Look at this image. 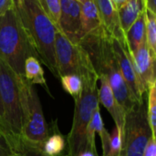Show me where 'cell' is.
<instances>
[{"instance_id":"15","label":"cell","mask_w":156,"mask_h":156,"mask_svg":"<svg viewBox=\"0 0 156 156\" xmlns=\"http://www.w3.org/2000/svg\"><path fill=\"white\" fill-rule=\"evenodd\" d=\"M80 5V24L83 36L101 27L97 6L93 0H85Z\"/></svg>"},{"instance_id":"14","label":"cell","mask_w":156,"mask_h":156,"mask_svg":"<svg viewBox=\"0 0 156 156\" xmlns=\"http://www.w3.org/2000/svg\"><path fill=\"white\" fill-rule=\"evenodd\" d=\"M145 9V0H128L121 8L118 9L121 27L124 34L138 18L140 14L144 13Z\"/></svg>"},{"instance_id":"8","label":"cell","mask_w":156,"mask_h":156,"mask_svg":"<svg viewBox=\"0 0 156 156\" xmlns=\"http://www.w3.org/2000/svg\"><path fill=\"white\" fill-rule=\"evenodd\" d=\"M151 136L144 101L125 113L122 133V149L119 156H143Z\"/></svg>"},{"instance_id":"27","label":"cell","mask_w":156,"mask_h":156,"mask_svg":"<svg viewBox=\"0 0 156 156\" xmlns=\"http://www.w3.org/2000/svg\"><path fill=\"white\" fill-rule=\"evenodd\" d=\"M13 6V0H0V16Z\"/></svg>"},{"instance_id":"7","label":"cell","mask_w":156,"mask_h":156,"mask_svg":"<svg viewBox=\"0 0 156 156\" xmlns=\"http://www.w3.org/2000/svg\"><path fill=\"white\" fill-rule=\"evenodd\" d=\"M55 58L59 78L65 75H77L81 81L99 79L85 49L79 44L71 43L58 29L55 37Z\"/></svg>"},{"instance_id":"5","label":"cell","mask_w":156,"mask_h":156,"mask_svg":"<svg viewBox=\"0 0 156 156\" xmlns=\"http://www.w3.org/2000/svg\"><path fill=\"white\" fill-rule=\"evenodd\" d=\"M31 56L37 58L12 6L0 16V59L17 76L25 78V61Z\"/></svg>"},{"instance_id":"28","label":"cell","mask_w":156,"mask_h":156,"mask_svg":"<svg viewBox=\"0 0 156 156\" xmlns=\"http://www.w3.org/2000/svg\"><path fill=\"white\" fill-rule=\"evenodd\" d=\"M145 1H146V8L156 13L155 0H145Z\"/></svg>"},{"instance_id":"17","label":"cell","mask_w":156,"mask_h":156,"mask_svg":"<svg viewBox=\"0 0 156 156\" xmlns=\"http://www.w3.org/2000/svg\"><path fill=\"white\" fill-rule=\"evenodd\" d=\"M24 76L25 79L31 84H38L42 86L46 91L48 93V95L53 98L52 94L49 91V89L48 87L45 76H44V70L41 67L40 61L36 57H28L25 61V67H24Z\"/></svg>"},{"instance_id":"6","label":"cell","mask_w":156,"mask_h":156,"mask_svg":"<svg viewBox=\"0 0 156 156\" xmlns=\"http://www.w3.org/2000/svg\"><path fill=\"white\" fill-rule=\"evenodd\" d=\"M98 80V78L83 80L82 91L74 100L73 121L67 138L68 156H77L85 150L87 128L94 112L100 108Z\"/></svg>"},{"instance_id":"23","label":"cell","mask_w":156,"mask_h":156,"mask_svg":"<svg viewBox=\"0 0 156 156\" xmlns=\"http://www.w3.org/2000/svg\"><path fill=\"white\" fill-rule=\"evenodd\" d=\"M45 12L58 28L60 15V0H39Z\"/></svg>"},{"instance_id":"12","label":"cell","mask_w":156,"mask_h":156,"mask_svg":"<svg viewBox=\"0 0 156 156\" xmlns=\"http://www.w3.org/2000/svg\"><path fill=\"white\" fill-rule=\"evenodd\" d=\"M101 21L102 27L122 43H125V36L122 30L118 9L111 0H93Z\"/></svg>"},{"instance_id":"3","label":"cell","mask_w":156,"mask_h":156,"mask_svg":"<svg viewBox=\"0 0 156 156\" xmlns=\"http://www.w3.org/2000/svg\"><path fill=\"white\" fill-rule=\"evenodd\" d=\"M18 77L0 59V101L3 110L0 133L12 153L27 154L22 141V109Z\"/></svg>"},{"instance_id":"29","label":"cell","mask_w":156,"mask_h":156,"mask_svg":"<svg viewBox=\"0 0 156 156\" xmlns=\"http://www.w3.org/2000/svg\"><path fill=\"white\" fill-rule=\"evenodd\" d=\"M111 1L113 3V5L116 6V8L119 9V8H121L128 0H111Z\"/></svg>"},{"instance_id":"19","label":"cell","mask_w":156,"mask_h":156,"mask_svg":"<svg viewBox=\"0 0 156 156\" xmlns=\"http://www.w3.org/2000/svg\"><path fill=\"white\" fill-rule=\"evenodd\" d=\"M146 93L148 94L146 108L147 120L152 136L156 138V82L149 87Z\"/></svg>"},{"instance_id":"25","label":"cell","mask_w":156,"mask_h":156,"mask_svg":"<svg viewBox=\"0 0 156 156\" xmlns=\"http://www.w3.org/2000/svg\"><path fill=\"white\" fill-rule=\"evenodd\" d=\"M143 156H156V138L153 136L149 138Z\"/></svg>"},{"instance_id":"31","label":"cell","mask_w":156,"mask_h":156,"mask_svg":"<svg viewBox=\"0 0 156 156\" xmlns=\"http://www.w3.org/2000/svg\"><path fill=\"white\" fill-rule=\"evenodd\" d=\"M2 115H3V110H2V105L0 101V125H1V120H2Z\"/></svg>"},{"instance_id":"33","label":"cell","mask_w":156,"mask_h":156,"mask_svg":"<svg viewBox=\"0 0 156 156\" xmlns=\"http://www.w3.org/2000/svg\"><path fill=\"white\" fill-rule=\"evenodd\" d=\"M76 1H77L78 3H80V4H81V3H83V2H84L85 0H76Z\"/></svg>"},{"instance_id":"10","label":"cell","mask_w":156,"mask_h":156,"mask_svg":"<svg viewBox=\"0 0 156 156\" xmlns=\"http://www.w3.org/2000/svg\"><path fill=\"white\" fill-rule=\"evenodd\" d=\"M58 29L75 45L84 37L80 24V5L76 0H60Z\"/></svg>"},{"instance_id":"4","label":"cell","mask_w":156,"mask_h":156,"mask_svg":"<svg viewBox=\"0 0 156 156\" xmlns=\"http://www.w3.org/2000/svg\"><path fill=\"white\" fill-rule=\"evenodd\" d=\"M22 109V141L27 154L42 156L43 145L49 135L41 102L33 84L18 77Z\"/></svg>"},{"instance_id":"11","label":"cell","mask_w":156,"mask_h":156,"mask_svg":"<svg viewBox=\"0 0 156 156\" xmlns=\"http://www.w3.org/2000/svg\"><path fill=\"white\" fill-rule=\"evenodd\" d=\"M131 56L142 90L144 94H145L149 87L156 82V56L152 53L151 49L149 48L146 38L142 42L137 50Z\"/></svg>"},{"instance_id":"34","label":"cell","mask_w":156,"mask_h":156,"mask_svg":"<svg viewBox=\"0 0 156 156\" xmlns=\"http://www.w3.org/2000/svg\"><path fill=\"white\" fill-rule=\"evenodd\" d=\"M14 154H13V155H12V156H14Z\"/></svg>"},{"instance_id":"1","label":"cell","mask_w":156,"mask_h":156,"mask_svg":"<svg viewBox=\"0 0 156 156\" xmlns=\"http://www.w3.org/2000/svg\"><path fill=\"white\" fill-rule=\"evenodd\" d=\"M112 41V35L101 26L87 34L79 45L88 53L98 76L106 77L116 100L126 113L139 102L134 100L122 76Z\"/></svg>"},{"instance_id":"30","label":"cell","mask_w":156,"mask_h":156,"mask_svg":"<svg viewBox=\"0 0 156 156\" xmlns=\"http://www.w3.org/2000/svg\"><path fill=\"white\" fill-rule=\"evenodd\" d=\"M77 156H99V154H94L89 150H84L81 153H80Z\"/></svg>"},{"instance_id":"21","label":"cell","mask_w":156,"mask_h":156,"mask_svg":"<svg viewBox=\"0 0 156 156\" xmlns=\"http://www.w3.org/2000/svg\"><path fill=\"white\" fill-rule=\"evenodd\" d=\"M92 120L95 123L96 127V133L99 134L101 141V146H102V156H108L109 152V144H110V138H111V133L107 131V129L104 127L102 118L101 115V110L98 108L93 115H92Z\"/></svg>"},{"instance_id":"20","label":"cell","mask_w":156,"mask_h":156,"mask_svg":"<svg viewBox=\"0 0 156 156\" xmlns=\"http://www.w3.org/2000/svg\"><path fill=\"white\" fill-rule=\"evenodd\" d=\"M145 37L152 53L156 56V14L145 9Z\"/></svg>"},{"instance_id":"22","label":"cell","mask_w":156,"mask_h":156,"mask_svg":"<svg viewBox=\"0 0 156 156\" xmlns=\"http://www.w3.org/2000/svg\"><path fill=\"white\" fill-rule=\"evenodd\" d=\"M62 88L74 100L78 99L82 91L81 79L77 75H65L59 78Z\"/></svg>"},{"instance_id":"24","label":"cell","mask_w":156,"mask_h":156,"mask_svg":"<svg viewBox=\"0 0 156 156\" xmlns=\"http://www.w3.org/2000/svg\"><path fill=\"white\" fill-rule=\"evenodd\" d=\"M121 149H122V131L115 126L112 133H111L108 156H119L121 153Z\"/></svg>"},{"instance_id":"18","label":"cell","mask_w":156,"mask_h":156,"mask_svg":"<svg viewBox=\"0 0 156 156\" xmlns=\"http://www.w3.org/2000/svg\"><path fill=\"white\" fill-rule=\"evenodd\" d=\"M64 149V137L58 132H54L53 134L48 135L43 145L42 156H58Z\"/></svg>"},{"instance_id":"13","label":"cell","mask_w":156,"mask_h":156,"mask_svg":"<svg viewBox=\"0 0 156 156\" xmlns=\"http://www.w3.org/2000/svg\"><path fill=\"white\" fill-rule=\"evenodd\" d=\"M99 81L101 83L99 89V101L107 109L112 120L114 121L115 126L119 128L122 133L125 112L116 100L106 77L102 75L99 76Z\"/></svg>"},{"instance_id":"16","label":"cell","mask_w":156,"mask_h":156,"mask_svg":"<svg viewBox=\"0 0 156 156\" xmlns=\"http://www.w3.org/2000/svg\"><path fill=\"white\" fill-rule=\"evenodd\" d=\"M125 41L131 55H133L142 42L146 38L145 37V11L138 16L134 23L130 27L124 34Z\"/></svg>"},{"instance_id":"9","label":"cell","mask_w":156,"mask_h":156,"mask_svg":"<svg viewBox=\"0 0 156 156\" xmlns=\"http://www.w3.org/2000/svg\"><path fill=\"white\" fill-rule=\"evenodd\" d=\"M112 44L113 52H114L116 60L118 62L120 71L122 73V76L125 83L129 87L134 100L137 102L144 101V94L142 90L138 77L134 69L133 58L129 52L126 42L122 43L116 38L112 37Z\"/></svg>"},{"instance_id":"26","label":"cell","mask_w":156,"mask_h":156,"mask_svg":"<svg viewBox=\"0 0 156 156\" xmlns=\"http://www.w3.org/2000/svg\"><path fill=\"white\" fill-rule=\"evenodd\" d=\"M13 154L14 153H12L11 150L7 147L0 133V156H12Z\"/></svg>"},{"instance_id":"32","label":"cell","mask_w":156,"mask_h":156,"mask_svg":"<svg viewBox=\"0 0 156 156\" xmlns=\"http://www.w3.org/2000/svg\"><path fill=\"white\" fill-rule=\"evenodd\" d=\"M14 156H29L27 154H15Z\"/></svg>"},{"instance_id":"2","label":"cell","mask_w":156,"mask_h":156,"mask_svg":"<svg viewBox=\"0 0 156 156\" xmlns=\"http://www.w3.org/2000/svg\"><path fill=\"white\" fill-rule=\"evenodd\" d=\"M13 6L37 58L59 79L55 58L57 27L45 12L39 0H13Z\"/></svg>"}]
</instances>
